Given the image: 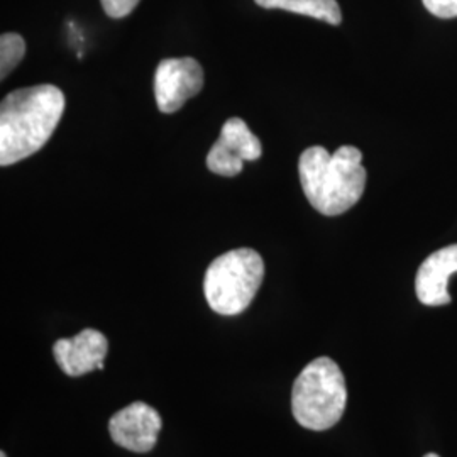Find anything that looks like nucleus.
<instances>
[{
  "label": "nucleus",
  "mask_w": 457,
  "mask_h": 457,
  "mask_svg": "<svg viewBox=\"0 0 457 457\" xmlns=\"http://www.w3.org/2000/svg\"><path fill=\"white\" fill-rule=\"evenodd\" d=\"M65 112V96L54 85L17 88L0 105V164L26 160L48 143Z\"/></svg>",
  "instance_id": "obj_1"
},
{
  "label": "nucleus",
  "mask_w": 457,
  "mask_h": 457,
  "mask_svg": "<svg viewBox=\"0 0 457 457\" xmlns=\"http://www.w3.org/2000/svg\"><path fill=\"white\" fill-rule=\"evenodd\" d=\"M303 194L324 215H341L353 209L366 188V170L358 147L341 146L334 154L326 147L305 149L298 162Z\"/></svg>",
  "instance_id": "obj_2"
},
{
  "label": "nucleus",
  "mask_w": 457,
  "mask_h": 457,
  "mask_svg": "<svg viewBox=\"0 0 457 457\" xmlns=\"http://www.w3.org/2000/svg\"><path fill=\"white\" fill-rule=\"evenodd\" d=\"M347 388L343 371L328 358H319L295 379L292 410L295 420L309 430H328L343 419Z\"/></svg>",
  "instance_id": "obj_3"
},
{
  "label": "nucleus",
  "mask_w": 457,
  "mask_h": 457,
  "mask_svg": "<svg viewBox=\"0 0 457 457\" xmlns=\"http://www.w3.org/2000/svg\"><path fill=\"white\" fill-rule=\"evenodd\" d=\"M264 279V262L249 247L232 249L207 268L204 292L211 309L220 315L245 312L258 294Z\"/></svg>",
  "instance_id": "obj_4"
},
{
  "label": "nucleus",
  "mask_w": 457,
  "mask_h": 457,
  "mask_svg": "<svg viewBox=\"0 0 457 457\" xmlns=\"http://www.w3.org/2000/svg\"><path fill=\"white\" fill-rule=\"evenodd\" d=\"M204 87V70L194 58H168L154 73V97L160 112L173 114Z\"/></svg>",
  "instance_id": "obj_5"
},
{
  "label": "nucleus",
  "mask_w": 457,
  "mask_h": 457,
  "mask_svg": "<svg viewBox=\"0 0 457 457\" xmlns=\"http://www.w3.org/2000/svg\"><path fill=\"white\" fill-rule=\"evenodd\" d=\"M162 425V417L156 410L145 402H134L112 415L109 432L117 445L145 454L156 445Z\"/></svg>",
  "instance_id": "obj_6"
},
{
  "label": "nucleus",
  "mask_w": 457,
  "mask_h": 457,
  "mask_svg": "<svg viewBox=\"0 0 457 457\" xmlns=\"http://www.w3.org/2000/svg\"><path fill=\"white\" fill-rule=\"evenodd\" d=\"M109 351V343L102 332L96 328H85L80 334L60 339L53 345V354L60 370L68 376L92 373L94 370H104V360Z\"/></svg>",
  "instance_id": "obj_7"
},
{
  "label": "nucleus",
  "mask_w": 457,
  "mask_h": 457,
  "mask_svg": "<svg viewBox=\"0 0 457 457\" xmlns=\"http://www.w3.org/2000/svg\"><path fill=\"white\" fill-rule=\"evenodd\" d=\"M454 273H457V245L442 247L430 254L419 268L415 279L419 300L428 307L451 303L447 283Z\"/></svg>",
  "instance_id": "obj_8"
},
{
  "label": "nucleus",
  "mask_w": 457,
  "mask_h": 457,
  "mask_svg": "<svg viewBox=\"0 0 457 457\" xmlns=\"http://www.w3.org/2000/svg\"><path fill=\"white\" fill-rule=\"evenodd\" d=\"M262 9H281L294 14L313 17L330 26L343 22V12L337 0H254Z\"/></svg>",
  "instance_id": "obj_9"
},
{
  "label": "nucleus",
  "mask_w": 457,
  "mask_h": 457,
  "mask_svg": "<svg viewBox=\"0 0 457 457\" xmlns=\"http://www.w3.org/2000/svg\"><path fill=\"white\" fill-rule=\"evenodd\" d=\"M245 162H256L262 154V141L251 132L243 119L230 117L222 126L220 137Z\"/></svg>",
  "instance_id": "obj_10"
},
{
  "label": "nucleus",
  "mask_w": 457,
  "mask_h": 457,
  "mask_svg": "<svg viewBox=\"0 0 457 457\" xmlns=\"http://www.w3.org/2000/svg\"><path fill=\"white\" fill-rule=\"evenodd\" d=\"M243 164H245V160L241 156H237L222 139L215 141V145L209 151V156H207L209 170L220 177L239 175L243 171Z\"/></svg>",
  "instance_id": "obj_11"
},
{
  "label": "nucleus",
  "mask_w": 457,
  "mask_h": 457,
  "mask_svg": "<svg viewBox=\"0 0 457 457\" xmlns=\"http://www.w3.org/2000/svg\"><path fill=\"white\" fill-rule=\"evenodd\" d=\"M26 54V43L16 33L2 34L0 37V79L5 80Z\"/></svg>",
  "instance_id": "obj_12"
},
{
  "label": "nucleus",
  "mask_w": 457,
  "mask_h": 457,
  "mask_svg": "<svg viewBox=\"0 0 457 457\" xmlns=\"http://www.w3.org/2000/svg\"><path fill=\"white\" fill-rule=\"evenodd\" d=\"M141 0H100L104 12L112 19L129 16Z\"/></svg>",
  "instance_id": "obj_13"
},
{
  "label": "nucleus",
  "mask_w": 457,
  "mask_h": 457,
  "mask_svg": "<svg viewBox=\"0 0 457 457\" xmlns=\"http://www.w3.org/2000/svg\"><path fill=\"white\" fill-rule=\"evenodd\" d=\"M425 9L432 16L441 19H454L457 17V0H422Z\"/></svg>",
  "instance_id": "obj_14"
},
{
  "label": "nucleus",
  "mask_w": 457,
  "mask_h": 457,
  "mask_svg": "<svg viewBox=\"0 0 457 457\" xmlns=\"http://www.w3.org/2000/svg\"><path fill=\"white\" fill-rule=\"evenodd\" d=\"M424 457H439V456H436V454H427V456H424Z\"/></svg>",
  "instance_id": "obj_15"
},
{
  "label": "nucleus",
  "mask_w": 457,
  "mask_h": 457,
  "mask_svg": "<svg viewBox=\"0 0 457 457\" xmlns=\"http://www.w3.org/2000/svg\"><path fill=\"white\" fill-rule=\"evenodd\" d=\"M0 457H7V456H5V453H0Z\"/></svg>",
  "instance_id": "obj_16"
}]
</instances>
